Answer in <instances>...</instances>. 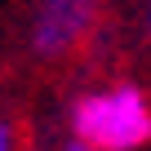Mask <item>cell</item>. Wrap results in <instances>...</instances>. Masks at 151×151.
I'll use <instances>...</instances> for the list:
<instances>
[{"instance_id": "obj_3", "label": "cell", "mask_w": 151, "mask_h": 151, "mask_svg": "<svg viewBox=\"0 0 151 151\" xmlns=\"http://www.w3.org/2000/svg\"><path fill=\"white\" fill-rule=\"evenodd\" d=\"M0 151H9V129L0 124Z\"/></svg>"}, {"instance_id": "obj_1", "label": "cell", "mask_w": 151, "mask_h": 151, "mask_svg": "<svg viewBox=\"0 0 151 151\" xmlns=\"http://www.w3.org/2000/svg\"><path fill=\"white\" fill-rule=\"evenodd\" d=\"M76 138L93 151H133L151 138V107L133 85H116L76 102Z\"/></svg>"}, {"instance_id": "obj_4", "label": "cell", "mask_w": 151, "mask_h": 151, "mask_svg": "<svg viewBox=\"0 0 151 151\" xmlns=\"http://www.w3.org/2000/svg\"><path fill=\"white\" fill-rule=\"evenodd\" d=\"M67 151H93V147H89V142H80V138H76V142H71Z\"/></svg>"}, {"instance_id": "obj_2", "label": "cell", "mask_w": 151, "mask_h": 151, "mask_svg": "<svg viewBox=\"0 0 151 151\" xmlns=\"http://www.w3.org/2000/svg\"><path fill=\"white\" fill-rule=\"evenodd\" d=\"M89 22H93V0H40L31 45H36V53L53 58L80 40L89 31Z\"/></svg>"}]
</instances>
